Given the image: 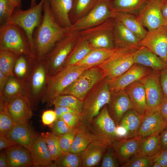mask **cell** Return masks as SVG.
<instances>
[{"label": "cell", "mask_w": 167, "mask_h": 167, "mask_svg": "<svg viewBox=\"0 0 167 167\" xmlns=\"http://www.w3.org/2000/svg\"><path fill=\"white\" fill-rule=\"evenodd\" d=\"M43 11L42 20L33 34L35 59L39 61L44 59L55 44L71 32L70 28L62 27L56 21L47 0L44 1Z\"/></svg>", "instance_id": "cell-1"}, {"label": "cell", "mask_w": 167, "mask_h": 167, "mask_svg": "<svg viewBox=\"0 0 167 167\" xmlns=\"http://www.w3.org/2000/svg\"><path fill=\"white\" fill-rule=\"evenodd\" d=\"M48 77L44 59L32 62L23 86L22 93L29 100L33 109H36L45 92Z\"/></svg>", "instance_id": "cell-2"}, {"label": "cell", "mask_w": 167, "mask_h": 167, "mask_svg": "<svg viewBox=\"0 0 167 167\" xmlns=\"http://www.w3.org/2000/svg\"><path fill=\"white\" fill-rule=\"evenodd\" d=\"M108 79L105 77L88 94L83 101L79 124L89 127L102 108L109 102L111 97Z\"/></svg>", "instance_id": "cell-3"}, {"label": "cell", "mask_w": 167, "mask_h": 167, "mask_svg": "<svg viewBox=\"0 0 167 167\" xmlns=\"http://www.w3.org/2000/svg\"><path fill=\"white\" fill-rule=\"evenodd\" d=\"M75 65L61 69L48 76L45 92L41 101L50 106L53 100L61 95L63 91L71 84L87 68Z\"/></svg>", "instance_id": "cell-4"}, {"label": "cell", "mask_w": 167, "mask_h": 167, "mask_svg": "<svg viewBox=\"0 0 167 167\" xmlns=\"http://www.w3.org/2000/svg\"><path fill=\"white\" fill-rule=\"evenodd\" d=\"M0 49L10 51L19 56H30L34 58L25 32L14 24L7 22L0 26Z\"/></svg>", "instance_id": "cell-5"}, {"label": "cell", "mask_w": 167, "mask_h": 167, "mask_svg": "<svg viewBox=\"0 0 167 167\" xmlns=\"http://www.w3.org/2000/svg\"><path fill=\"white\" fill-rule=\"evenodd\" d=\"M44 0H41L38 4L30 7L26 10L16 8L7 22L17 25L24 30L30 43L32 55L34 58H36V53L33 34L35 29L42 19V12Z\"/></svg>", "instance_id": "cell-6"}, {"label": "cell", "mask_w": 167, "mask_h": 167, "mask_svg": "<svg viewBox=\"0 0 167 167\" xmlns=\"http://www.w3.org/2000/svg\"><path fill=\"white\" fill-rule=\"evenodd\" d=\"M79 37V32H70L58 41L47 55L44 59L48 76L61 69L74 47Z\"/></svg>", "instance_id": "cell-7"}, {"label": "cell", "mask_w": 167, "mask_h": 167, "mask_svg": "<svg viewBox=\"0 0 167 167\" xmlns=\"http://www.w3.org/2000/svg\"><path fill=\"white\" fill-rule=\"evenodd\" d=\"M105 77L103 71L98 66L88 68L61 95H71L83 101L90 92Z\"/></svg>", "instance_id": "cell-8"}, {"label": "cell", "mask_w": 167, "mask_h": 167, "mask_svg": "<svg viewBox=\"0 0 167 167\" xmlns=\"http://www.w3.org/2000/svg\"><path fill=\"white\" fill-rule=\"evenodd\" d=\"M114 18L96 26L79 32V36L86 40L93 49H113Z\"/></svg>", "instance_id": "cell-9"}, {"label": "cell", "mask_w": 167, "mask_h": 167, "mask_svg": "<svg viewBox=\"0 0 167 167\" xmlns=\"http://www.w3.org/2000/svg\"><path fill=\"white\" fill-rule=\"evenodd\" d=\"M114 13L110 0H97L87 14L72 24L70 31L79 32L99 25L114 18Z\"/></svg>", "instance_id": "cell-10"}, {"label": "cell", "mask_w": 167, "mask_h": 167, "mask_svg": "<svg viewBox=\"0 0 167 167\" xmlns=\"http://www.w3.org/2000/svg\"><path fill=\"white\" fill-rule=\"evenodd\" d=\"M139 48H120L110 58L97 66L103 70L107 79L117 77L127 71L134 64L133 54Z\"/></svg>", "instance_id": "cell-11"}, {"label": "cell", "mask_w": 167, "mask_h": 167, "mask_svg": "<svg viewBox=\"0 0 167 167\" xmlns=\"http://www.w3.org/2000/svg\"><path fill=\"white\" fill-rule=\"evenodd\" d=\"M88 127L109 146L121 138L117 133L116 125L109 113L107 105L102 108Z\"/></svg>", "instance_id": "cell-12"}, {"label": "cell", "mask_w": 167, "mask_h": 167, "mask_svg": "<svg viewBox=\"0 0 167 167\" xmlns=\"http://www.w3.org/2000/svg\"><path fill=\"white\" fill-rule=\"evenodd\" d=\"M140 81L145 89L147 112L159 110L164 99L160 81V72L151 71Z\"/></svg>", "instance_id": "cell-13"}, {"label": "cell", "mask_w": 167, "mask_h": 167, "mask_svg": "<svg viewBox=\"0 0 167 167\" xmlns=\"http://www.w3.org/2000/svg\"><path fill=\"white\" fill-rule=\"evenodd\" d=\"M139 45L158 56L167 65V25L148 31Z\"/></svg>", "instance_id": "cell-14"}, {"label": "cell", "mask_w": 167, "mask_h": 167, "mask_svg": "<svg viewBox=\"0 0 167 167\" xmlns=\"http://www.w3.org/2000/svg\"><path fill=\"white\" fill-rule=\"evenodd\" d=\"M4 104L15 124H28L33 109L27 96L20 93Z\"/></svg>", "instance_id": "cell-15"}, {"label": "cell", "mask_w": 167, "mask_h": 167, "mask_svg": "<svg viewBox=\"0 0 167 167\" xmlns=\"http://www.w3.org/2000/svg\"><path fill=\"white\" fill-rule=\"evenodd\" d=\"M163 0H150L136 16L139 22L148 29V31H152L167 25L161 12V5Z\"/></svg>", "instance_id": "cell-16"}, {"label": "cell", "mask_w": 167, "mask_h": 167, "mask_svg": "<svg viewBox=\"0 0 167 167\" xmlns=\"http://www.w3.org/2000/svg\"><path fill=\"white\" fill-rule=\"evenodd\" d=\"M149 68L134 64L129 69L119 76L111 79H108L111 92L124 90L132 83L143 79L151 71Z\"/></svg>", "instance_id": "cell-17"}, {"label": "cell", "mask_w": 167, "mask_h": 167, "mask_svg": "<svg viewBox=\"0 0 167 167\" xmlns=\"http://www.w3.org/2000/svg\"><path fill=\"white\" fill-rule=\"evenodd\" d=\"M142 138L137 135L121 138L113 143L111 146L121 166L128 162L132 156L137 154Z\"/></svg>", "instance_id": "cell-18"}, {"label": "cell", "mask_w": 167, "mask_h": 167, "mask_svg": "<svg viewBox=\"0 0 167 167\" xmlns=\"http://www.w3.org/2000/svg\"><path fill=\"white\" fill-rule=\"evenodd\" d=\"M111 93L108 109L110 116L118 126L126 113L134 107L125 90Z\"/></svg>", "instance_id": "cell-19"}, {"label": "cell", "mask_w": 167, "mask_h": 167, "mask_svg": "<svg viewBox=\"0 0 167 167\" xmlns=\"http://www.w3.org/2000/svg\"><path fill=\"white\" fill-rule=\"evenodd\" d=\"M165 124L159 109L147 112L143 116L137 135L144 138L160 133Z\"/></svg>", "instance_id": "cell-20"}, {"label": "cell", "mask_w": 167, "mask_h": 167, "mask_svg": "<svg viewBox=\"0 0 167 167\" xmlns=\"http://www.w3.org/2000/svg\"><path fill=\"white\" fill-rule=\"evenodd\" d=\"M108 146L102 140H95L81 153L83 167H93L101 161Z\"/></svg>", "instance_id": "cell-21"}, {"label": "cell", "mask_w": 167, "mask_h": 167, "mask_svg": "<svg viewBox=\"0 0 167 167\" xmlns=\"http://www.w3.org/2000/svg\"><path fill=\"white\" fill-rule=\"evenodd\" d=\"M52 14L62 27L70 28L72 25L69 18L73 0H47Z\"/></svg>", "instance_id": "cell-22"}, {"label": "cell", "mask_w": 167, "mask_h": 167, "mask_svg": "<svg viewBox=\"0 0 167 167\" xmlns=\"http://www.w3.org/2000/svg\"><path fill=\"white\" fill-rule=\"evenodd\" d=\"M113 32L116 47L139 48L140 47L139 39L121 23L115 19Z\"/></svg>", "instance_id": "cell-23"}, {"label": "cell", "mask_w": 167, "mask_h": 167, "mask_svg": "<svg viewBox=\"0 0 167 167\" xmlns=\"http://www.w3.org/2000/svg\"><path fill=\"white\" fill-rule=\"evenodd\" d=\"M134 64H139L160 72L167 68V65L158 56L147 48L141 46L133 53Z\"/></svg>", "instance_id": "cell-24"}, {"label": "cell", "mask_w": 167, "mask_h": 167, "mask_svg": "<svg viewBox=\"0 0 167 167\" xmlns=\"http://www.w3.org/2000/svg\"><path fill=\"white\" fill-rule=\"evenodd\" d=\"M35 167H50L53 163L47 144L43 137L38 136L28 149Z\"/></svg>", "instance_id": "cell-25"}, {"label": "cell", "mask_w": 167, "mask_h": 167, "mask_svg": "<svg viewBox=\"0 0 167 167\" xmlns=\"http://www.w3.org/2000/svg\"><path fill=\"white\" fill-rule=\"evenodd\" d=\"M5 136L18 144L29 149L38 135L33 131L28 124H15L10 131Z\"/></svg>", "instance_id": "cell-26"}, {"label": "cell", "mask_w": 167, "mask_h": 167, "mask_svg": "<svg viewBox=\"0 0 167 167\" xmlns=\"http://www.w3.org/2000/svg\"><path fill=\"white\" fill-rule=\"evenodd\" d=\"M9 167L33 166L28 149L19 145L5 148Z\"/></svg>", "instance_id": "cell-27"}, {"label": "cell", "mask_w": 167, "mask_h": 167, "mask_svg": "<svg viewBox=\"0 0 167 167\" xmlns=\"http://www.w3.org/2000/svg\"><path fill=\"white\" fill-rule=\"evenodd\" d=\"M95 140L102 141L88 127L79 124L69 152L80 155L86 147Z\"/></svg>", "instance_id": "cell-28"}, {"label": "cell", "mask_w": 167, "mask_h": 167, "mask_svg": "<svg viewBox=\"0 0 167 167\" xmlns=\"http://www.w3.org/2000/svg\"><path fill=\"white\" fill-rule=\"evenodd\" d=\"M129 97L134 109L143 116L147 111L146 95L144 86L140 81H135L124 89Z\"/></svg>", "instance_id": "cell-29"}, {"label": "cell", "mask_w": 167, "mask_h": 167, "mask_svg": "<svg viewBox=\"0 0 167 167\" xmlns=\"http://www.w3.org/2000/svg\"><path fill=\"white\" fill-rule=\"evenodd\" d=\"M120 48L113 49H93L82 60L75 65L87 68L97 66L114 54Z\"/></svg>", "instance_id": "cell-30"}, {"label": "cell", "mask_w": 167, "mask_h": 167, "mask_svg": "<svg viewBox=\"0 0 167 167\" xmlns=\"http://www.w3.org/2000/svg\"><path fill=\"white\" fill-rule=\"evenodd\" d=\"M143 117L134 109L129 110L126 113L118 125L125 130V138H131L137 136Z\"/></svg>", "instance_id": "cell-31"}, {"label": "cell", "mask_w": 167, "mask_h": 167, "mask_svg": "<svg viewBox=\"0 0 167 167\" xmlns=\"http://www.w3.org/2000/svg\"><path fill=\"white\" fill-rule=\"evenodd\" d=\"M114 18L123 24L140 41L147 34L148 30L139 22L134 15L115 11Z\"/></svg>", "instance_id": "cell-32"}, {"label": "cell", "mask_w": 167, "mask_h": 167, "mask_svg": "<svg viewBox=\"0 0 167 167\" xmlns=\"http://www.w3.org/2000/svg\"><path fill=\"white\" fill-rule=\"evenodd\" d=\"M92 49L86 40L79 36L74 47L60 69L76 64L83 59Z\"/></svg>", "instance_id": "cell-33"}, {"label": "cell", "mask_w": 167, "mask_h": 167, "mask_svg": "<svg viewBox=\"0 0 167 167\" xmlns=\"http://www.w3.org/2000/svg\"><path fill=\"white\" fill-rule=\"evenodd\" d=\"M150 0H110L115 11L137 15Z\"/></svg>", "instance_id": "cell-34"}, {"label": "cell", "mask_w": 167, "mask_h": 167, "mask_svg": "<svg viewBox=\"0 0 167 167\" xmlns=\"http://www.w3.org/2000/svg\"><path fill=\"white\" fill-rule=\"evenodd\" d=\"M161 151L160 133L142 138L137 154L150 156H156Z\"/></svg>", "instance_id": "cell-35"}, {"label": "cell", "mask_w": 167, "mask_h": 167, "mask_svg": "<svg viewBox=\"0 0 167 167\" xmlns=\"http://www.w3.org/2000/svg\"><path fill=\"white\" fill-rule=\"evenodd\" d=\"M35 59L30 56H19L15 64L14 76L20 82L22 86L30 71L32 62Z\"/></svg>", "instance_id": "cell-36"}, {"label": "cell", "mask_w": 167, "mask_h": 167, "mask_svg": "<svg viewBox=\"0 0 167 167\" xmlns=\"http://www.w3.org/2000/svg\"><path fill=\"white\" fill-rule=\"evenodd\" d=\"M97 0H73L69 16L72 24L82 18L91 10Z\"/></svg>", "instance_id": "cell-37"}, {"label": "cell", "mask_w": 167, "mask_h": 167, "mask_svg": "<svg viewBox=\"0 0 167 167\" xmlns=\"http://www.w3.org/2000/svg\"><path fill=\"white\" fill-rule=\"evenodd\" d=\"M19 56L10 51L0 49V71L7 76H14V68Z\"/></svg>", "instance_id": "cell-38"}, {"label": "cell", "mask_w": 167, "mask_h": 167, "mask_svg": "<svg viewBox=\"0 0 167 167\" xmlns=\"http://www.w3.org/2000/svg\"><path fill=\"white\" fill-rule=\"evenodd\" d=\"M55 107L62 106L68 107L75 110L80 114L82 110L83 101L75 96L70 95H61L55 97L52 101L50 105Z\"/></svg>", "instance_id": "cell-39"}, {"label": "cell", "mask_w": 167, "mask_h": 167, "mask_svg": "<svg viewBox=\"0 0 167 167\" xmlns=\"http://www.w3.org/2000/svg\"><path fill=\"white\" fill-rule=\"evenodd\" d=\"M50 167H81L82 164L80 155L68 152L63 153L50 166Z\"/></svg>", "instance_id": "cell-40"}, {"label": "cell", "mask_w": 167, "mask_h": 167, "mask_svg": "<svg viewBox=\"0 0 167 167\" xmlns=\"http://www.w3.org/2000/svg\"><path fill=\"white\" fill-rule=\"evenodd\" d=\"M41 135L47 144L52 160L53 161H55L63 153L60 146L59 136L52 132H43Z\"/></svg>", "instance_id": "cell-41"}, {"label": "cell", "mask_w": 167, "mask_h": 167, "mask_svg": "<svg viewBox=\"0 0 167 167\" xmlns=\"http://www.w3.org/2000/svg\"><path fill=\"white\" fill-rule=\"evenodd\" d=\"M22 86L19 80L14 76L9 77L0 100L6 103L18 94L22 93Z\"/></svg>", "instance_id": "cell-42"}, {"label": "cell", "mask_w": 167, "mask_h": 167, "mask_svg": "<svg viewBox=\"0 0 167 167\" xmlns=\"http://www.w3.org/2000/svg\"><path fill=\"white\" fill-rule=\"evenodd\" d=\"M15 124L4 103L0 101V135L6 136Z\"/></svg>", "instance_id": "cell-43"}, {"label": "cell", "mask_w": 167, "mask_h": 167, "mask_svg": "<svg viewBox=\"0 0 167 167\" xmlns=\"http://www.w3.org/2000/svg\"><path fill=\"white\" fill-rule=\"evenodd\" d=\"M156 156H150L137 154L121 167H152Z\"/></svg>", "instance_id": "cell-44"}, {"label": "cell", "mask_w": 167, "mask_h": 167, "mask_svg": "<svg viewBox=\"0 0 167 167\" xmlns=\"http://www.w3.org/2000/svg\"><path fill=\"white\" fill-rule=\"evenodd\" d=\"M16 8L10 0H0V26L8 21Z\"/></svg>", "instance_id": "cell-45"}, {"label": "cell", "mask_w": 167, "mask_h": 167, "mask_svg": "<svg viewBox=\"0 0 167 167\" xmlns=\"http://www.w3.org/2000/svg\"><path fill=\"white\" fill-rule=\"evenodd\" d=\"M101 161V167H118L120 166L111 146H109L107 148Z\"/></svg>", "instance_id": "cell-46"}, {"label": "cell", "mask_w": 167, "mask_h": 167, "mask_svg": "<svg viewBox=\"0 0 167 167\" xmlns=\"http://www.w3.org/2000/svg\"><path fill=\"white\" fill-rule=\"evenodd\" d=\"M76 131V127L63 135L59 136L60 146L63 153L69 152L75 137Z\"/></svg>", "instance_id": "cell-47"}, {"label": "cell", "mask_w": 167, "mask_h": 167, "mask_svg": "<svg viewBox=\"0 0 167 167\" xmlns=\"http://www.w3.org/2000/svg\"><path fill=\"white\" fill-rule=\"evenodd\" d=\"M51 132L58 136L63 135L74 129L69 126L60 118L51 124Z\"/></svg>", "instance_id": "cell-48"}, {"label": "cell", "mask_w": 167, "mask_h": 167, "mask_svg": "<svg viewBox=\"0 0 167 167\" xmlns=\"http://www.w3.org/2000/svg\"><path fill=\"white\" fill-rule=\"evenodd\" d=\"M60 118L69 126L74 128H76L79 123L80 114L77 113L68 112L63 114Z\"/></svg>", "instance_id": "cell-49"}, {"label": "cell", "mask_w": 167, "mask_h": 167, "mask_svg": "<svg viewBox=\"0 0 167 167\" xmlns=\"http://www.w3.org/2000/svg\"><path fill=\"white\" fill-rule=\"evenodd\" d=\"M57 119L55 110H49L44 111L42 116L43 123L45 125H51Z\"/></svg>", "instance_id": "cell-50"}, {"label": "cell", "mask_w": 167, "mask_h": 167, "mask_svg": "<svg viewBox=\"0 0 167 167\" xmlns=\"http://www.w3.org/2000/svg\"><path fill=\"white\" fill-rule=\"evenodd\" d=\"M160 81L164 98H167V68L160 72Z\"/></svg>", "instance_id": "cell-51"}, {"label": "cell", "mask_w": 167, "mask_h": 167, "mask_svg": "<svg viewBox=\"0 0 167 167\" xmlns=\"http://www.w3.org/2000/svg\"><path fill=\"white\" fill-rule=\"evenodd\" d=\"M155 161L159 163L162 167H167V149L161 151L156 156Z\"/></svg>", "instance_id": "cell-52"}, {"label": "cell", "mask_w": 167, "mask_h": 167, "mask_svg": "<svg viewBox=\"0 0 167 167\" xmlns=\"http://www.w3.org/2000/svg\"><path fill=\"white\" fill-rule=\"evenodd\" d=\"M161 151L167 149V124L160 133Z\"/></svg>", "instance_id": "cell-53"}, {"label": "cell", "mask_w": 167, "mask_h": 167, "mask_svg": "<svg viewBox=\"0 0 167 167\" xmlns=\"http://www.w3.org/2000/svg\"><path fill=\"white\" fill-rule=\"evenodd\" d=\"M0 136V149L1 150L9 147L19 145L6 136Z\"/></svg>", "instance_id": "cell-54"}, {"label": "cell", "mask_w": 167, "mask_h": 167, "mask_svg": "<svg viewBox=\"0 0 167 167\" xmlns=\"http://www.w3.org/2000/svg\"><path fill=\"white\" fill-rule=\"evenodd\" d=\"M54 110L56 114L57 119L60 117L63 114L68 112L77 113H79L74 109L65 106H55V107Z\"/></svg>", "instance_id": "cell-55"}, {"label": "cell", "mask_w": 167, "mask_h": 167, "mask_svg": "<svg viewBox=\"0 0 167 167\" xmlns=\"http://www.w3.org/2000/svg\"><path fill=\"white\" fill-rule=\"evenodd\" d=\"M160 112L162 118L165 124H167V98H164L160 107Z\"/></svg>", "instance_id": "cell-56"}, {"label": "cell", "mask_w": 167, "mask_h": 167, "mask_svg": "<svg viewBox=\"0 0 167 167\" xmlns=\"http://www.w3.org/2000/svg\"><path fill=\"white\" fill-rule=\"evenodd\" d=\"M9 77L5 75L0 71V96H2L4 88Z\"/></svg>", "instance_id": "cell-57"}, {"label": "cell", "mask_w": 167, "mask_h": 167, "mask_svg": "<svg viewBox=\"0 0 167 167\" xmlns=\"http://www.w3.org/2000/svg\"><path fill=\"white\" fill-rule=\"evenodd\" d=\"M0 167H9L8 160L5 151L0 153Z\"/></svg>", "instance_id": "cell-58"}, {"label": "cell", "mask_w": 167, "mask_h": 167, "mask_svg": "<svg viewBox=\"0 0 167 167\" xmlns=\"http://www.w3.org/2000/svg\"><path fill=\"white\" fill-rule=\"evenodd\" d=\"M161 12L163 19L167 25V0H164L162 3Z\"/></svg>", "instance_id": "cell-59"}, {"label": "cell", "mask_w": 167, "mask_h": 167, "mask_svg": "<svg viewBox=\"0 0 167 167\" xmlns=\"http://www.w3.org/2000/svg\"><path fill=\"white\" fill-rule=\"evenodd\" d=\"M16 6V8H19L21 3L22 0H10Z\"/></svg>", "instance_id": "cell-60"}, {"label": "cell", "mask_w": 167, "mask_h": 167, "mask_svg": "<svg viewBox=\"0 0 167 167\" xmlns=\"http://www.w3.org/2000/svg\"><path fill=\"white\" fill-rule=\"evenodd\" d=\"M152 167H162V166L159 163L155 161L153 164Z\"/></svg>", "instance_id": "cell-61"}, {"label": "cell", "mask_w": 167, "mask_h": 167, "mask_svg": "<svg viewBox=\"0 0 167 167\" xmlns=\"http://www.w3.org/2000/svg\"><path fill=\"white\" fill-rule=\"evenodd\" d=\"M36 0H31L30 7H33L36 5Z\"/></svg>", "instance_id": "cell-62"}]
</instances>
